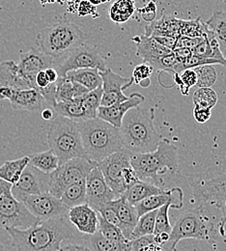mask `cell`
Here are the masks:
<instances>
[{"label":"cell","instance_id":"cell-13","mask_svg":"<svg viewBox=\"0 0 226 251\" xmlns=\"http://www.w3.org/2000/svg\"><path fill=\"white\" fill-rule=\"evenodd\" d=\"M56 71L60 77L67 73L81 69H97L103 72L106 69L105 63L97 49L89 46H81L71 52L63 60L55 64Z\"/></svg>","mask_w":226,"mask_h":251},{"label":"cell","instance_id":"cell-8","mask_svg":"<svg viewBox=\"0 0 226 251\" xmlns=\"http://www.w3.org/2000/svg\"><path fill=\"white\" fill-rule=\"evenodd\" d=\"M13 185L0 180V228L27 229L39 222L12 193Z\"/></svg>","mask_w":226,"mask_h":251},{"label":"cell","instance_id":"cell-61","mask_svg":"<svg viewBox=\"0 0 226 251\" xmlns=\"http://www.w3.org/2000/svg\"><path fill=\"white\" fill-rule=\"evenodd\" d=\"M225 2H226V1H225Z\"/></svg>","mask_w":226,"mask_h":251},{"label":"cell","instance_id":"cell-3","mask_svg":"<svg viewBox=\"0 0 226 251\" xmlns=\"http://www.w3.org/2000/svg\"><path fill=\"white\" fill-rule=\"evenodd\" d=\"M86 157L97 164L123 149L119 128L100 118L77 123Z\"/></svg>","mask_w":226,"mask_h":251},{"label":"cell","instance_id":"cell-50","mask_svg":"<svg viewBox=\"0 0 226 251\" xmlns=\"http://www.w3.org/2000/svg\"><path fill=\"white\" fill-rule=\"evenodd\" d=\"M212 116V109L194 106V118L197 123L204 124L210 120Z\"/></svg>","mask_w":226,"mask_h":251},{"label":"cell","instance_id":"cell-4","mask_svg":"<svg viewBox=\"0 0 226 251\" xmlns=\"http://www.w3.org/2000/svg\"><path fill=\"white\" fill-rule=\"evenodd\" d=\"M85 39V33L78 25L62 21L42 29L35 42L37 50L51 57L56 64L83 46Z\"/></svg>","mask_w":226,"mask_h":251},{"label":"cell","instance_id":"cell-46","mask_svg":"<svg viewBox=\"0 0 226 251\" xmlns=\"http://www.w3.org/2000/svg\"><path fill=\"white\" fill-rule=\"evenodd\" d=\"M58 251H90L85 244V235L80 238L62 242Z\"/></svg>","mask_w":226,"mask_h":251},{"label":"cell","instance_id":"cell-26","mask_svg":"<svg viewBox=\"0 0 226 251\" xmlns=\"http://www.w3.org/2000/svg\"><path fill=\"white\" fill-rule=\"evenodd\" d=\"M166 189L158 187L149 182L145 181H138L136 184L128 188L124 193L123 196L129 202L130 205L135 206L140 201L157 194L163 193Z\"/></svg>","mask_w":226,"mask_h":251},{"label":"cell","instance_id":"cell-7","mask_svg":"<svg viewBox=\"0 0 226 251\" xmlns=\"http://www.w3.org/2000/svg\"><path fill=\"white\" fill-rule=\"evenodd\" d=\"M215 226L213 220L199 207L186 211L176 221L169 234V249L177 251V245L186 239L210 241L214 236Z\"/></svg>","mask_w":226,"mask_h":251},{"label":"cell","instance_id":"cell-57","mask_svg":"<svg viewBox=\"0 0 226 251\" xmlns=\"http://www.w3.org/2000/svg\"><path fill=\"white\" fill-rule=\"evenodd\" d=\"M163 251L162 250V248L158 245H151L147 248H145L143 251Z\"/></svg>","mask_w":226,"mask_h":251},{"label":"cell","instance_id":"cell-12","mask_svg":"<svg viewBox=\"0 0 226 251\" xmlns=\"http://www.w3.org/2000/svg\"><path fill=\"white\" fill-rule=\"evenodd\" d=\"M131 155L132 154L130 152L123 148L96 164V166L103 175L107 185L114 192L116 198L121 197L126 191V188L123 185L122 177L124 171L131 166Z\"/></svg>","mask_w":226,"mask_h":251},{"label":"cell","instance_id":"cell-33","mask_svg":"<svg viewBox=\"0 0 226 251\" xmlns=\"http://www.w3.org/2000/svg\"><path fill=\"white\" fill-rule=\"evenodd\" d=\"M29 157V164L45 174H51L60 165L59 158L51 149L34 154Z\"/></svg>","mask_w":226,"mask_h":251},{"label":"cell","instance_id":"cell-35","mask_svg":"<svg viewBox=\"0 0 226 251\" xmlns=\"http://www.w3.org/2000/svg\"><path fill=\"white\" fill-rule=\"evenodd\" d=\"M135 11V0H116L109 8L108 14L112 22L124 24L128 22Z\"/></svg>","mask_w":226,"mask_h":251},{"label":"cell","instance_id":"cell-22","mask_svg":"<svg viewBox=\"0 0 226 251\" xmlns=\"http://www.w3.org/2000/svg\"><path fill=\"white\" fill-rule=\"evenodd\" d=\"M11 106L17 111H40L46 100L43 96L35 89L14 90L9 100Z\"/></svg>","mask_w":226,"mask_h":251},{"label":"cell","instance_id":"cell-17","mask_svg":"<svg viewBox=\"0 0 226 251\" xmlns=\"http://www.w3.org/2000/svg\"><path fill=\"white\" fill-rule=\"evenodd\" d=\"M17 64L21 75L34 89L36 75L41 71L53 68V66H55V61L39 50L32 48L28 51L21 54L20 61Z\"/></svg>","mask_w":226,"mask_h":251},{"label":"cell","instance_id":"cell-39","mask_svg":"<svg viewBox=\"0 0 226 251\" xmlns=\"http://www.w3.org/2000/svg\"><path fill=\"white\" fill-rule=\"evenodd\" d=\"M98 220H99V229L98 231L106 239L119 243V244H128L129 241L124 236L121 229L117 226L107 222L98 213Z\"/></svg>","mask_w":226,"mask_h":251},{"label":"cell","instance_id":"cell-32","mask_svg":"<svg viewBox=\"0 0 226 251\" xmlns=\"http://www.w3.org/2000/svg\"><path fill=\"white\" fill-rule=\"evenodd\" d=\"M85 244L90 251H130L128 244H119L103 237L99 231L93 235H85Z\"/></svg>","mask_w":226,"mask_h":251},{"label":"cell","instance_id":"cell-54","mask_svg":"<svg viewBox=\"0 0 226 251\" xmlns=\"http://www.w3.org/2000/svg\"><path fill=\"white\" fill-rule=\"evenodd\" d=\"M46 75L50 81V83H56L58 78H59V75L57 73V71L54 68H49L47 70H45Z\"/></svg>","mask_w":226,"mask_h":251},{"label":"cell","instance_id":"cell-21","mask_svg":"<svg viewBox=\"0 0 226 251\" xmlns=\"http://www.w3.org/2000/svg\"><path fill=\"white\" fill-rule=\"evenodd\" d=\"M169 201H175V202H178L180 204H183V191H182V189L179 188L166 189L163 193L150 196V197L140 201L134 207H135L136 213H137L138 218H139V217H141V216H143L147 213L159 210L161 207L165 205Z\"/></svg>","mask_w":226,"mask_h":251},{"label":"cell","instance_id":"cell-48","mask_svg":"<svg viewBox=\"0 0 226 251\" xmlns=\"http://www.w3.org/2000/svg\"><path fill=\"white\" fill-rule=\"evenodd\" d=\"M203 37L201 38H191V37H185V36H179L175 49L177 48H184V49H189L193 50L195 49L202 41Z\"/></svg>","mask_w":226,"mask_h":251},{"label":"cell","instance_id":"cell-6","mask_svg":"<svg viewBox=\"0 0 226 251\" xmlns=\"http://www.w3.org/2000/svg\"><path fill=\"white\" fill-rule=\"evenodd\" d=\"M48 143L60 165L73 158L86 157L77 123L62 116L54 117L48 132Z\"/></svg>","mask_w":226,"mask_h":251},{"label":"cell","instance_id":"cell-15","mask_svg":"<svg viewBox=\"0 0 226 251\" xmlns=\"http://www.w3.org/2000/svg\"><path fill=\"white\" fill-rule=\"evenodd\" d=\"M85 189L86 204L97 212L109 202L117 199L97 166H95L86 177Z\"/></svg>","mask_w":226,"mask_h":251},{"label":"cell","instance_id":"cell-59","mask_svg":"<svg viewBox=\"0 0 226 251\" xmlns=\"http://www.w3.org/2000/svg\"><path fill=\"white\" fill-rule=\"evenodd\" d=\"M0 251H5V250H4V247L2 246V244L0 243Z\"/></svg>","mask_w":226,"mask_h":251},{"label":"cell","instance_id":"cell-9","mask_svg":"<svg viewBox=\"0 0 226 251\" xmlns=\"http://www.w3.org/2000/svg\"><path fill=\"white\" fill-rule=\"evenodd\" d=\"M95 166L96 164L86 157H76L66 161L59 165L54 172L50 174L49 192L60 198L66 188L85 180Z\"/></svg>","mask_w":226,"mask_h":251},{"label":"cell","instance_id":"cell-2","mask_svg":"<svg viewBox=\"0 0 226 251\" xmlns=\"http://www.w3.org/2000/svg\"><path fill=\"white\" fill-rule=\"evenodd\" d=\"M155 109L140 106L129 110L119 127L123 147L131 154L154 152L162 138L154 125Z\"/></svg>","mask_w":226,"mask_h":251},{"label":"cell","instance_id":"cell-25","mask_svg":"<svg viewBox=\"0 0 226 251\" xmlns=\"http://www.w3.org/2000/svg\"><path fill=\"white\" fill-rule=\"evenodd\" d=\"M182 20L176 19L172 16L163 15L161 19L153 21L145 28V36L158 37V36H170L179 37L181 29Z\"/></svg>","mask_w":226,"mask_h":251},{"label":"cell","instance_id":"cell-37","mask_svg":"<svg viewBox=\"0 0 226 251\" xmlns=\"http://www.w3.org/2000/svg\"><path fill=\"white\" fill-rule=\"evenodd\" d=\"M157 211H153L150 213H147L141 217L138 218L136 222V225L129 237V241L143 237L148 235H154L155 231V222H156V216Z\"/></svg>","mask_w":226,"mask_h":251},{"label":"cell","instance_id":"cell-44","mask_svg":"<svg viewBox=\"0 0 226 251\" xmlns=\"http://www.w3.org/2000/svg\"><path fill=\"white\" fill-rule=\"evenodd\" d=\"M149 65L152 66L153 69H157L160 71H167V72H171V73L175 74L174 71L178 65V60L175 57L174 53L171 52L154 62L150 63Z\"/></svg>","mask_w":226,"mask_h":251},{"label":"cell","instance_id":"cell-28","mask_svg":"<svg viewBox=\"0 0 226 251\" xmlns=\"http://www.w3.org/2000/svg\"><path fill=\"white\" fill-rule=\"evenodd\" d=\"M65 76L68 79L82 85L88 91L95 90L99 87L102 86V80L100 77V71H98L97 69L75 70V71L67 73Z\"/></svg>","mask_w":226,"mask_h":251},{"label":"cell","instance_id":"cell-51","mask_svg":"<svg viewBox=\"0 0 226 251\" xmlns=\"http://www.w3.org/2000/svg\"><path fill=\"white\" fill-rule=\"evenodd\" d=\"M50 81L46 75L45 71H41L39 72L36 76H35V87L34 89L37 90L38 92H40L42 89L47 88L50 85Z\"/></svg>","mask_w":226,"mask_h":251},{"label":"cell","instance_id":"cell-38","mask_svg":"<svg viewBox=\"0 0 226 251\" xmlns=\"http://www.w3.org/2000/svg\"><path fill=\"white\" fill-rule=\"evenodd\" d=\"M101 95H102V87L100 86L95 90L87 92L81 98H79V100L82 103V105L87 113L88 120L97 118L98 109L100 106Z\"/></svg>","mask_w":226,"mask_h":251},{"label":"cell","instance_id":"cell-10","mask_svg":"<svg viewBox=\"0 0 226 251\" xmlns=\"http://www.w3.org/2000/svg\"><path fill=\"white\" fill-rule=\"evenodd\" d=\"M194 198L216 207L222 212L220 230L225 235L226 226V170L209 179L196 180L191 183Z\"/></svg>","mask_w":226,"mask_h":251},{"label":"cell","instance_id":"cell-58","mask_svg":"<svg viewBox=\"0 0 226 251\" xmlns=\"http://www.w3.org/2000/svg\"><path fill=\"white\" fill-rule=\"evenodd\" d=\"M92 5L94 6H98V5H100L102 3H106V2H109L110 0H88Z\"/></svg>","mask_w":226,"mask_h":251},{"label":"cell","instance_id":"cell-31","mask_svg":"<svg viewBox=\"0 0 226 251\" xmlns=\"http://www.w3.org/2000/svg\"><path fill=\"white\" fill-rule=\"evenodd\" d=\"M87 92L89 91L82 85L68 79L66 76H59L56 82V102L79 99Z\"/></svg>","mask_w":226,"mask_h":251},{"label":"cell","instance_id":"cell-41","mask_svg":"<svg viewBox=\"0 0 226 251\" xmlns=\"http://www.w3.org/2000/svg\"><path fill=\"white\" fill-rule=\"evenodd\" d=\"M194 106L212 109L218 102V96L212 88H198L193 96Z\"/></svg>","mask_w":226,"mask_h":251},{"label":"cell","instance_id":"cell-43","mask_svg":"<svg viewBox=\"0 0 226 251\" xmlns=\"http://www.w3.org/2000/svg\"><path fill=\"white\" fill-rule=\"evenodd\" d=\"M153 68L147 63H142L137 65L132 71V80L136 84H142L143 81L150 82V77L153 73Z\"/></svg>","mask_w":226,"mask_h":251},{"label":"cell","instance_id":"cell-55","mask_svg":"<svg viewBox=\"0 0 226 251\" xmlns=\"http://www.w3.org/2000/svg\"><path fill=\"white\" fill-rule=\"evenodd\" d=\"M14 89H11L9 87L6 86H0V100H10V98L12 97Z\"/></svg>","mask_w":226,"mask_h":251},{"label":"cell","instance_id":"cell-49","mask_svg":"<svg viewBox=\"0 0 226 251\" xmlns=\"http://www.w3.org/2000/svg\"><path fill=\"white\" fill-rule=\"evenodd\" d=\"M78 16H92L93 18H98L99 14L97 13L96 6L92 5L88 0H82L78 6Z\"/></svg>","mask_w":226,"mask_h":251},{"label":"cell","instance_id":"cell-45","mask_svg":"<svg viewBox=\"0 0 226 251\" xmlns=\"http://www.w3.org/2000/svg\"><path fill=\"white\" fill-rule=\"evenodd\" d=\"M179 76L183 83L181 92L184 96H186V95L189 94L190 89L196 85V82H197L196 74H195L194 69H187V70L182 71L179 74Z\"/></svg>","mask_w":226,"mask_h":251},{"label":"cell","instance_id":"cell-40","mask_svg":"<svg viewBox=\"0 0 226 251\" xmlns=\"http://www.w3.org/2000/svg\"><path fill=\"white\" fill-rule=\"evenodd\" d=\"M194 70L197 77L196 86L198 88H211L215 84L218 75L212 65L200 66Z\"/></svg>","mask_w":226,"mask_h":251},{"label":"cell","instance_id":"cell-36","mask_svg":"<svg viewBox=\"0 0 226 251\" xmlns=\"http://www.w3.org/2000/svg\"><path fill=\"white\" fill-rule=\"evenodd\" d=\"M183 207V204H180L175 201H169L165 205L161 207L157 211L156 216V222H155V231L154 235H160V234H170L172 230V226L169 221V210L171 208L173 209H180Z\"/></svg>","mask_w":226,"mask_h":251},{"label":"cell","instance_id":"cell-30","mask_svg":"<svg viewBox=\"0 0 226 251\" xmlns=\"http://www.w3.org/2000/svg\"><path fill=\"white\" fill-rule=\"evenodd\" d=\"M208 30L211 32L219 43L224 56L226 55V12L215 11L213 16L205 22Z\"/></svg>","mask_w":226,"mask_h":251},{"label":"cell","instance_id":"cell-47","mask_svg":"<svg viewBox=\"0 0 226 251\" xmlns=\"http://www.w3.org/2000/svg\"><path fill=\"white\" fill-rule=\"evenodd\" d=\"M151 245H157L155 242V236H143L129 241V250L130 251H141Z\"/></svg>","mask_w":226,"mask_h":251},{"label":"cell","instance_id":"cell-16","mask_svg":"<svg viewBox=\"0 0 226 251\" xmlns=\"http://www.w3.org/2000/svg\"><path fill=\"white\" fill-rule=\"evenodd\" d=\"M50 176L39 171L37 168L28 164L24 170L20 180L13 185L12 193L20 200L25 195H34L49 192Z\"/></svg>","mask_w":226,"mask_h":251},{"label":"cell","instance_id":"cell-42","mask_svg":"<svg viewBox=\"0 0 226 251\" xmlns=\"http://www.w3.org/2000/svg\"><path fill=\"white\" fill-rule=\"evenodd\" d=\"M207 27L205 23L200 19L186 21L182 20L180 36L191 37V38H201L203 37Z\"/></svg>","mask_w":226,"mask_h":251},{"label":"cell","instance_id":"cell-5","mask_svg":"<svg viewBox=\"0 0 226 251\" xmlns=\"http://www.w3.org/2000/svg\"><path fill=\"white\" fill-rule=\"evenodd\" d=\"M130 164L140 181L151 180L156 185L163 175L178 172V149L169 139L162 137L154 152L132 154Z\"/></svg>","mask_w":226,"mask_h":251},{"label":"cell","instance_id":"cell-20","mask_svg":"<svg viewBox=\"0 0 226 251\" xmlns=\"http://www.w3.org/2000/svg\"><path fill=\"white\" fill-rule=\"evenodd\" d=\"M132 40L136 45V55L143 63L150 64L172 52L171 50L166 49L152 37L142 35L134 37Z\"/></svg>","mask_w":226,"mask_h":251},{"label":"cell","instance_id":"cell-14","mask_svg":"<svg viewBox=\"0 0 226 251\" xmlns=\"http://www.w3.org/2000/svg\"><path fill=\"white\" fill-rule=\"evenodd\" d=\"M100 74L102 80L100 106L109 107L129 99V97L123 93V90L129 88L133 83L131 77L122 76L109 68H106L103 72H100Z\"/></svg>","mask_w":226,"mask_h":251},{"label":"cell","instance_id":"cell-1","mask_svg":"<svg viewBox=\"0 0 226 251\" xmlns=\"http://www.w3.org/2000/svg\"><path fill=\"white\" fill-rule=\"evenodd\" d=\"M17 251H58L66 240L82 237L67 217L39 221L27 229H5Z\"/></svg>","mask_w":226,"mask_h":251},{"label":"cell","instance_id":"cell-53","mask_svg":"<svg viewBox=\"0 0 226 251\" xmlns=\"http://www.w3.org/2000/svg\"><path fill=\"white\" fill-rule=\"evenodd\" d=\"M172 52L174 53L175 57L177 58L179 63L185 62L186 60H188L189 58H191L193 56V50H191L189 49H184V48L174 49L172 50Z\"/></svg>","mask_w":226,"mask_h":251},{"label":"cell","instance_id":"cell-18","mask_svg":"<svg viewBox=\"0 0 226 251\" xmlns=\"http://www.w3.org/2000/svg\"><path fill=\"white\" fill-rule=\"evenodd\" d=\"M145 101V97L139 93H132L129 99L121 103L114 104L109 107L100 106L98 109L97 117L104 122L119 128L126 113L135 107L140 106Z\"/></svg>","mask_w":226,"mask_h":251},{"label":"cell","instance_id":"cell-27","mask_svg":"<svg viewBox=\"0 0 226 251\" xmlns=\"http://www.w3.org/2000/svg\"><path fill=\"white\" fill-rule=\"evenodd\" d=\"M52 109L54 110L56 115L62 116L76 123L88 120L87 113L79 99L66 101H57Z\"/></svg>","mask_w":226,"mask_h":251},{"label":"cell","instance_id":"cell-24","mask_svg":"<svg viewBox=\"0 0 226 251\" xmlns=\"http://www.w3.org/2000/svg\"><path fill=\"white\" fill-rule=\"evenodd\" d=\"M0 86H6L14 90L32 89L21 75L18 64L13 60L0 62Z\"/></svg>","mask_w":226,"mask_h":251},{"label":"cell","instance_id":"cell-52","mask_svg":"<svg viewBox=\"0 0 226 251\" xmlns=\"http://www.w3.org/2000/svg\"><path fill=\"white\" fill-rule=\"evenodd\" d=\"M152 38H154L159 44H161L162 46L171 50L175 49V46L178 40V37H170V36H158V37H152Z\"/></svg>","mask_w":226,"mask_h":251},{"label":"cell","instance_id":"cell-34","mask_svg":"<svg viewBox=\"0 0 226 251\" xmlns=\"http://www.w3.org/2000/svg\"><path fill=\"white\" fill-rule=\"evenodd\" d=\"M65 206L69 209L86 203L85 180L75 183L65 189L60 197Z\"/></svg>","mask_w":226,"mask_h":251},{"label":"cell","instance_id":"cell-11","mask_svg":"<svg viewBox=\"0 0 226 251\" xmlns=\"http://www.w3.org/2000/svg\"><path fill=\"white\" fill-rule=\"evenodd\" d=\"M19 201H21L39 221L64 218L67 217L69 212V208L65 206L61 199L51 195L50 192L25 195Z\"/></svg>","mask_w":226,"mask_h":251},{"label":"cell","instance_id":"cell-19","mask_svg":"<svg viewBox=\"0 0 226 251\" xmlns=\"http://www.w3.org/2000/svg\"><path fill=\"white\" fill-rule=\"evenodd\" d=\"M67 218L82 235H93L99 229L98 212L86 203L69 209Z\"/></svg>","mask_w":226,"mask_h":251},{"label":"cell","instance_id":"cell-29","mask_svg":"<svg viewBox=\"0 0 226 251\" xmlns=\"http://www.w3.org/2000/svg\"><path fill=\"white\" fill-rule=\"evenodd\" d=\"M29 164V157L7 160L0 165V180L15 185L20 180L24 170Z\"/></svg>","mask_w":226,"mask_h":251},{"label":"cell","instance_id":"cell-60","mask_svg":"<svg viewBox=\"0 0 226 251\" xmlns=\"http://www.w3.org/2000/svg\"><path fill=\"white\" fill-rule=\"evenodd\" d=\"M225 58H226V56H225Z\"/></svg>","mask_w":226,"mask_h":251},{"label":"cell","instance_id":"cell-23","mask_svg":"<svg viewBox=\"0 0 226 251\" xmlns=\"http://www.w3.org/2000/svg\"><path fill=\"white\" fill-rule=\"evenodd\" d=\"M111 205L113 206L120 221V229L122 233L129 241V237L138 220L135 207L130 205L123 195L111 201Z\"/></svg>","mask_w":226,"mask_h":251},{"label":"cell","instance_id":"cell-56","mask_svg":"<svg viewBox=\"0 0 226 251\" xmlns=\"http://www.w3.org/2000/svg\"><path fill=\"white\" fill-rule=\"evenodd\" d=\"M54 110L51 108V107H48V108H45L42 110V118L44 120H47V121H50V120H52L54 119Z\"/></svg>","mask_w":226,"mask_h":251}]
</instances>
